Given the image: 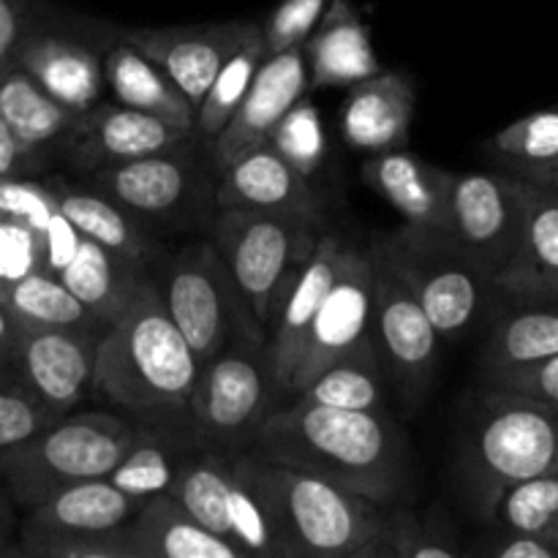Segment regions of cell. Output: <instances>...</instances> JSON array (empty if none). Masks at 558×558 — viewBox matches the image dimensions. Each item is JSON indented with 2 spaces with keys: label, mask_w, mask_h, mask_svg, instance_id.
Here are the masks:
<instances>
[{
  "label": "cell",
  "mask_w": 558,
  "mask_h": 558,
  "mask_svg": "<svg viewBox=\"0 0 558 558\" xmlns=\"http://www.w3.org/2000/svg\"><path fill=\"white\" fill-rule=\"evenodd\" d=\"M254 450L379 507L401 499L409 483V441L390 412L292 401L270 409Z\"/></svg>",
  "instance_id": "cell-1"
},
{
  "label": "cell",
  "mask_w": 558,
  "mask_h": 558,
  "mask_svg": "<svg viewBox=\"0 0 558 558\" xmlns=\"http://www.w3.org/2000/svg\"><path fill=\"white\" fill-rule=\"evenodd\" d=\"M199 368L161 289L145 278L98 338L93 392L136 423L185 420Z\"/></svg>",
  "instance_id": "cell-2"
},
{
  "label": "cell",
  "mask_w": 558,
  "mask_h": 558,
  "mask_svg": "<svg viewBox=\"0 0 558 558\" xmlns=\"http://www.w3.org/2000/svg\"><path fill=\"white\" fill-rule=\"evenodd\" d=\"M458 447V480L477 518L490 523L510 485L558 472V409L485 390Z\"/></svg>",
  "instance_id": "cell-3"
},
{
  "label": "cell",
  "mask_w": 558,
  "mask_h": 558,
  "mask_svg": "<svg viewBox=\"0 0 558 558\" xmlns=\"http://www.w3.org/2000/svg\"><path fill=\"white\" fill-rule=\"evenodd\" d=\"M283 558H354L376 534L381 507L300 469L245 450Z\"/></svg>",
  "instance_id": "cell-4"
},
{
  "label": "cell",
  "mask_w": 558,
  "mask_h": 558,
  "mask_svg": "<svg viewBox=\"0 0 558 558\" xmlns=\"http://www.w3.org/2000/svg\"><path fill=\"white\" fill-rule=\"evenodd\" d=\"M142 423L120 412H69L31 439L0 450V485L20 510L58 490L109 477L140 436Z\"/></svg>",
  "instance_id": "cell-5"
},
{
  "label": "cell",
  "mask_w": 558,
  "mask_h": 558,
  "mask_svg": "<svg viewBox=\"0 0 558 558\" xmlns=\"http://www.w3.org/2000/svg\"><path fill=\"white\" fill-rule=\"evenodd\" d=\"M161 298L199 365L229 343L265 349L267 330L213 243H194L174 256Z\"/></svg>",
  "instance_id": "cell-6"
},
{
  "label": "cell",
  "mask_w": 558,
  "mask_h": 558,
  "mask_svg": "<svg viewBox=\"0 0 558 558\" xmlns=\"http://www.w3.org/2000/svg\"><path fill=\"white\" fill-rule=\"evenodd\" d=\"M376 243L414 289L441 341L466 338L499 294L494 278L485 276L441 232L403 223Z\"/></svg>",
  "instance_id": "cell-7"
},
{
  "label": "cell",
  "mask_w": 558,
  "mask_h": 558,
  "mask_svg": "<svg viewBox=\"0 0 558 558\" xmlns=\"http://www.w3.org/2000/svg\"><path fill=\"white\" fill-rule=\"evenodd\" d=\"M319 238L322 221L294 213H218L213 245L265 330L278 289L308 259Z\"/></svg>",
  "instance_id": "cell-8"
},
{
  "label": "cell",
  "mask_w": 558,
  "mask_h": 558,
  "mask_svg": "<svg viewBox=\"0 0 558 558\" xmlns=\"http://www.w3.org/2000/svg\"><path fill=\"white\" fill-rule=\"evenodd\" d=\"M276 407L278 392L265 349L229 343L199 368L189 401V425L213 450H254L259 425Z\"/></svg>",
  "instance_id": "cell-9"
},
{
  "label": "cell",
  "mask_w": 558,
  "mask_h": 558,
  "mask_svg": "<svg viewBox=\"0 0 558 558\" xmlns=\"http://www.w3.org/2000/svg\"><path fill=\"white\" fill-rule=\"evenodd\" d=\"M118 36V27L87 25L38 3L31 31L16 54V65L25 69L54 101L82 114L104 98V54Z\"/></svg>",
  "instance_id": "cell-10"
},
{
  "label": "cell",
  "mask_w": 558,
  "mask_h": 558,
  "mask_svg": "<svg viewBox=\"0 0 558 558\" xmlns=\"http://www.w3.org/2000/svg\"><path fill=\"white\" fill-rule=\"evenodd\" d=\"M521 218V180L515 174L452 172L441 234L494 283L515 254Z\"/></svg>",
  "instance_id": "cell-11"
},
{
  "label": "cell",
  "mask_w": 558,
  "mask_h": 558,
  "mask_svg": "<svg viewBox=\"0 0 558 558\" xmlns=\"http://www.w3.org/2000/svg\"><path fill=\"white\" fill-rule=\"evenodd\" d=\"M374 262V327L381 357L403 398L417 403L428 392L441 357V336L425 314L414 289L390 256L371 245Z\"/></svg>",
  "instance_id": "cell-12"
},
{
  "label": "cell",
  "mask_w": 558,
  "mask_h": 558,
  "mask_svg": "<svg viewBox=\"0 0 558 558\" xmlns=\"http://www.w3.org/2000/svg\"><path fill=\"white\" fill-rule=\"evenodd\" d=\"M374 343H379L374 327V262L368 248L363 251L347 243L336 281L327 289L319 314L311 325L292 381V398L332 360Z\"/></svg>",
  "instance_id": "cell-13"
},
{
  "label": "cell",
  "mask_w": 558,
  "mask_h": 558,
  "mask_svg": "<svg viewBox=\"0 0 558 558\" xmlns=\"http://www.w3.org/2000/svg\"><path fill=\"white\" fill-rule=\"evenodd\" d=\"M101 332L82 327L20 325L11 376L54 417H63L93 392Z\"/></svg>",
  "instance_id": "cell-14"
},
{
  "label": "cell",
  "mask_w": 558,
  "mask_h": 558,
  "mask_svg": "<svg viewBox=\"0 0 558 558\" xmlns=\"http://www.w3.org/2000/svg\"><path fill=\"white\" fill-rule=\"evenodd\" d=\"M343 248L347 243L338 234L322 232L308 259L283 281L272 300L270 319H267L265 360L278 396L292 398V381L298 374L300 357H303L305 341H308L311 325L319 314L327 289L336 281Z\"/></svg>",
  "instance_id": "cell-15"
},
{
  "label": "cell",
  "mask_w": 558,
  "mask_h": 558,
  "mask_svg": "<svg viewBox=\"0 0 558 558\" xmlns=\"http://www.w3.org/2000/svg\"><path fill=\"white\" fill-rule=\"evenodd\" d=\"M120 36L134 44L142 54L153 60L191 104L202 101L218 69L262 36V22L229 20L205 22V25H172V27H129Z\"/></svg>",
  "instance_id": "cell-16"
},
{
  "label": "cell",
  "mask_w": 558,
  "mask_h": 558,
  "mask_svg": "<svg viewBox=\"0 0 558 558\" xmlns=\"http://www.w3.org/2000/svg\"><path fill=\"white\" fill-rule=\"evenodd\" d=\"M191 136H196L194 129L174 125L118 101H98L87 112L76 114L74 129L63 140V150L71 167L90 174L104 167L178 147Z\"/></svg>",
  "instance_id": "cell-17"
},
{
  "label": "cell",
  "mask_w": 558,
  "mask_h": 558,
  "mask_svg": "<svg viewBox=\"0 0 558 558\" xmlns=\"http://www.w3.org/2000/svg\"><path fill=\"white\" fill-rule=\"evenodd\" d=\"M308 87V63L303 47L267 54L229 123L218 131L216 140L207 142L213 167L221 172L245 153L267 145L278 120L305 96Z\"/></svg>",
  "instance_id": "cell-18"
},
{
  "label": "cell",
  "mask_w": 558,
  "mask_h": 558,
  "mask_svg": "<svg viewBox=\"0 0 558 558\" xmlns=\"http://www.w3.org/2000/svg\"><path fill=\"white\" fill-rule=\"evenodd\" d=\"M140 505V499L123 494L118 485L109 483V477L69 485L41 505L25 510L16 534L20 558L44 539L118 532L136 515Z\"/></svg>",
  "instance_id": "cell-19"
},
{
  "label": "cell",
  "mask_w": 558,
  "mask_h": 558,
  "mask_svg": "<svg viewBox=\"0 0 558 558\" xmlns=\"http://www.w3.org/2000/svg\"><path fill=\"white\" fill-rule=\"evenodd\" d=\"M216 207L218 210L294 213V216L322 221V205L308 178H303L270 145L256 147L221 169Z\"/></svg>",
  "instance_id": "cell-20"
},
{
  "label": "cell",
  "mask_w": 558,
  "mask_h": 558,
  "mask_svg": "<svg viewBox=\"0 0 558 558\" xmlns=\"http://www.w3.org/2000/svg\"><path fill=\"white\" fill-rule=\"evenodd\" d=\"M194 140L90 172V185L136 218L169 216L194 191V161L185 153Z\"/></svg>",
  "instance_id": "cell-21"
},
{
  "label": "cell",
  "mask_w": 558,
  "mask_h": 558,
  "mask_svg": "<svg viewBox=\"0 0 558 558\" xmlns=\"http://www.w3.org/2000/svg\"><path fill=\"white\" fill-rule=\"evenodd\" d=\"M414 85L401 71H385L349 85L341 107V134L352 150L385 153L407 145L412 134Z\"/></svg>",
  "instance_id": "cell-22"
},
{
  "label": "cell",
  "mask_w": 558,
  "mask_h": 558,
  "mask_svg": "<svg viewBox=\"0 0 558 558\" xmlns=\"http://www.w3.org/2000/svg\"><path fill=\"white\" fill-rule=\"evenodd\" d=\"M450 178L452 172L423 161L403 147L374 153L363 163V180L368 189L379 194L403 218V223L428 232H445Z\"/></svg>",
  "instance_id": "cell-23"
},
{
  "label": "cell",
  "mask_w": 558,
  "mask_h": 558,
  "mask_svg": "<svg viewBox=\"0 0 558 558\" xmlns=\"http://www.w3.org/2000/svg\"><path fill=\"white\" fill-rule=\"evenodd\" d=\"M311 87H349L381 71L371 27L354 0H330L303 44Z\"/></svg>",
  "instance_id": "cell-24"
},
{
  "label": "cell",
  "mask_w": 558,
  "mask_h": 558,
  "mask_svg": "<svg viewBox=\"0 0 558 558\" xmlns=\"http://www.w3.org/2000/svg\"><path fill=\"white\" fill-rule=\"evenodd\" d=\"M521 199L515 254L496 287L512 294L558 292V189L521 180Z\"/></svg>",
  "instance_id": "cell-25"
},
{
  "label": "cell",
  "mask_w": 558,
  "mask_h": 558,
  "mask_svg": "<svg viewBox=\"0 0 558 558\" xmlns=\"http://www.w3.org/2000/svg\"><path fill=\"white\" fill-rule=\"evenodd\" d=\"M131 558H245L238 545L202 526L172 494L147 496L125 523Z\"/></svg>",
  "instance_id": "cell-26"
},
{
  "label": "cell",
  "mask_w": 558,
  "mask_h": 558,
  "mask_svg": "<svg viewBox=\"0 0 558 558\" xmlns=\"http://www.w3.org/2000/svg\"><path fill=\"white\" fill-rule=\"evenodd\" d=\"M501 294L510 300V308L496 316L485 338L480 354L483 376L558 354V292Z\"/></svg>",
  "instance_id": "cell-27"
},
{
  "label": "cell",
  "mask_w": 558,
  "mask_h": 558,
  "mask_svg": "<svg viewBox=\"0 0 558 558\" xmlns=\"http://www.w3.org/2000/svg\"><path fill=\"white\" fill-rule=\"evenodd\" d=\"M199 447L205 445L194 436L189 417L169 420V423H142L140 436L123 461L112 469L109 483L118 485L123 494L145 501L147 496L172 488L180 469Z\"/></svg>",
  "instance_id": "cell-28"
},
{
  "label": "cell",
  "mask_w": 558,
  "mask_h": 558,
  "mask_svg": "<svg viewBox=\"0 0 558 558\" xmlns=\"http://www.w3.org/2000/svg\"><path fill=\"white\" fill-rule=\"evenodd\" d=\"M104 71H107V90H112L118 104L194 129V104L147 54H142L123 36L109 44L104 54Z\"/></svg>",
  "instance_id": "cell-29"
},
{
  "label": "cell",
  "mask_w": 558,
  "mask_h": 558,
  "mask_svg": "<svg viewBox=\"0 0 558 558\" xmlns=\"http://www.w3.org/2000/svg\"><path fill=\"white\" fill-rule=\"evenodd\" d=\"M58 276L93 316L109 325L125 308L129 298L145 281L147 272L142 262L114 256L93 240L80 238L69 265Z\"/></svg>",
  "instance_id": "cell-30"
},
{
  "label": "cell",
  "mask_w": 558,
  "mask_h": 558,
  "mask_svg": "<svg viewBox=\"0 0 558 558\" xmlns=\"http://www.w3.org/2000/svg\"><path fill=\"white\" fill-rule=\"evenodd\" d=\"M0 120L36 161L38 153L47 147L63 145L74 129L76 114L54 101L25 69L14 65L0 74Z\"/></svg>",
  "instance_id": "cell-31"
},
{
  "label": "cell",
  "mask_w": 558,
  "mask_h": 558,
  "mask_svg": "<svg viewBox=\"0 0 558 558\" xmlns=\"http://www.w3.org/2000/svg\"><path fill=\"white\" fill-rule=\"evenodd\" d=\"M58 210L76 234L93 240L96 245L107 248L109 254L134 259L145 265L150 256V238L142 232L136 216L104 196L98 189H74V185H52Z\"/></svg>",
  "instance_id": "cell-32"
},
{
  "label": "cell",
  "mask_w": 558,
  "mask_h": 558,
  "mask_svg": "<svg viewBox=\"0 0 558 558\" xmlns=\"http://www.w3.org/2000/svg\"><path fill=\"white\" fill-rule=\"evenodd\" d=\"M298 403L357 412H387L385 407V357L379 343L354 349L332 360L303 390L294 396Z\"/></svg>",
  "instance_id": "cell-33"
},
{
  "label": "cell",
  "mask_w": 558,
  "mask_h": 558,
  "mask_svg": "<svg viewBox=\"0 0 558 558\" xmlns=\"http://www.w3.org/2000/svg\"><path fill=\"white\" fill-rule=\"evenodd\" d=\"M483 147L515 178L539 183L558 167V107L515 120L490 136Z\"/></svg>",
  "instance_id": "cell-34"
},
{
  "label": "cell",
  "mask_w": 558,
  "mask_h": 558,
  "mask_svg": "<svg viewBox=\"0 0 558 558\" xmlns=\"http://www.w3.org/2000/svg\"><path fill=\"white\" fill-rule=\"evenodd\" d=\"M229 456L232 452L199 447L194 456L180 469L178 480L167 494H172L196 521L205 529L216 532L218 537L232 543L229 529ZM234 545V543H232ZM245 556V554H243Z\"/></svg>",
  "instance_id": "cell-35"
},
{
  "label": "cell",
  "mask_w": 558,
  "mask_h": 558,
  "mask_svg": "<svg viewBox=\"0 0 558 558\" xmlns=\"http://www.w3.org/2000/svg\"><path fill=\"white\" fill-rule=\"evenodd\" d=\"M0 303L14 314L20 325L31 327H82V330H104V322L93 316L76 294L49 270H36L16 281Z\"/></svg>",
  "instance_id": "cell-36"
},
{
  "label": "cell",
  "mask_w": 558,
  "mask_h": 558,
  "mask_svg": "<svg viewBox=\"0 0 558 558\" xmlns=\"http://www.w3.org/2000/svg\"><path fill=\"white\" fill-rule=\"evenodd\" d=\"M227 507L232 543L243 550L245 558H283L270 512H267L265 499L254 483V474L245 463V450L229 456Z\"/></svg>",
  "instance_id": "cell-37"
},
{
  "label": "cell",
  "mask_w": 558,
  "mask_h": 558,
  "mask_svg": "<svg viewBox=\"0 0 558 558\" xmlns=\"http://www.w3.org/2000/svg\"><path fill=\"white\" fill-rule=\"evenodd\" d=\"M265 58V41H262V36H256L254 41L240 47L238 52L218 69L216 80L210 82V87H207V93L202 96V101L196 104L194 114V131L205 145L216 140L218 131L229 123V118H232V112L238 109V104L243 101L245 90H248L251 80H254V74L259 71Z\"/></svg>",
  "instance_id": "cell-38"
},
{
  "label": "cell",
  "mask_w": 558,
  "mask_h": 558,
  "mask_svg": "<svg viewBox=\"0 0 558 558\" xmlns=\"http://www.w3.org/2000/svg\"><path fill=\"white\" fill-rule=\"evenodd\" d=\"M456 537L409 510H381L379 526L354 558H461Z\"/></svg>",
  "instance_id": "cell-39"
},
{
  "label": "cell",
  "mask_w": 558,
  "mask_h": 558,
  "mask_svg": "<svg viewBox=\"0 0 558 558\" xmlns=\"http://www.w3.org/2000/svg\"><path fill=\"white\" fill-rule=\"evenodd\" d=\"M490 523L507 532L532 534L558 548V472L510 485L496 501Z\"/></svg>",
  "instance_id": "cell-40"
},
{
  "label": "cell",
  "mask_w": 558,
  "mask_h": 558,
  "mask_svg": "<svg viewBox=\"0 0 558 558\" xmlns=\"http://www.w3.org/2000/svg\"><path fill=\"white\" fill-rule=\"evenodd\" d=\"M267 145L287 158L303 178L311 180V174L325 163L327 158V134L322 125V114L316 104L308 96L292 104L287 114L278 120L272 129Z\"/></svg>",
  "instance_id": "cell-41"
},
{
  "label": "cell",
  "mask_w": 558,
  "mask_h": 558,
  "mask_svg": "<svg viewBox=\"0 0 558 558\" xmlns=\"http://www.w3.org/2000/svg\"><path fill=\"white\" fill-rule=\"evenodd\" d=\"M54 420L58 417L41 407L14 376H0V450L31 439Z\"/></svg>",
  "instance_id": "cell-42"
},
{
  "label": "cell",
  "mask_w": 558,
  "mask_h": 558,
  "mask_svg": "<svg viewBox=\"0 0 558 558\" xmlns=\"http://www.w3.org/2000/svg\"><path fill=\"white\" fill-rule=\"evenodd\" d=\"M36 270H47L41 232L0 216V298Z\"/></svg>",
  "instance_id": "cell-43"
},
{
  "label": "cell",
  "mask_w": 558,
  "mask_h": 558,
  "mask_svg": "<svg viewBox=\"0 0 558 558\" xmlns=\"http://www.w3.org/2000/svg\"><path fill=\"white\" fill-rule=\"evenodd\" d=\"M330 0H281L276 9L270 11L265 22H262V41H265V52L276 54L283 49L303 47L305 38L322 20Z\"/></svg>",
  "instance_id": "cell-44"
},
{
  "label": "cell",
  "mask_w": 558,
  "mask_h": 558,
  "mask_svg": "<svg viewBox=\"0 0 558 558\" xmlns=\"http://www.w3.org/2000/svg\"><path fill=\"white\" fill-rule=\"evenodd\" d=\"M483 387L485 390L510 392V396H521L529 398V401L543 403V407L558 409V354L537 360V363L485 374Z\"/></svg>",
  "instance_id": "cell-45"
},
{
  "label": "cell",
  "mask_w": 558,
  "mask_h": 558,
  "mask_svg": "<svg viewBox=\"0 0 558 558\" xmlns=\"http://www.w3.org/2000/svg\"><path fill=\"white\" fill-rule=\"evenodd\" d=\"M58 202H54L52 185L16 178L0 180V216L11 221L27 223L31 229L44 234L54 216H58Z\"/></svg>",
  "instance_id": "cell-46"
},
{
  "label": "cell",
  "mask_w": 558,
  "mask_h": 558,
  "mask_svg": "<svg viewBox=\"0 0 558 558\" xmlns=\"http://www.w3.org/2000/svg\"><path fill=\"white\" fill-rule=\"evenodd\" d=\"M25 558H131V550L123 526L118 532L44 539L27 548Z\"/></svg>",
  "instance_id": "cell-47"
},
{
  "label": "cell",
  "mask_w": 558,
  "mask_h": 558,
  "mask_svg": "<svg viewBox=\"0 0 558 558\" xmlns=\"http://www.w3.org/2000/svg\"><path fill=\"white\" fill-rule=\"evenodd\" d=\"M38 0H0V74L16 65L22 41L36 16Z\"/></svg>",
  "instance_id": "cell-48"
},
{
  "label": "cell",
  "mask_w": 558,
  "mask_h": 558,
  "mask_svg": "<svg viewBox=\"0 0 558 558\" xmlns=\"http://www.w3.org/2000/svg\"><path fill=\"white\" fill-rule=\"evenodd\" d=\"M41 238H44V267L58 276V272L69 265L71 254L76 251L80 234H76V229L58 213V216L49 221V227L44 229Z\"/></svg>",
  "instance_id": "cell-49"
},
{
  "label": "cell",
  "mask_w": 558,
  "mask_h": 558,
  "mask_svg": "<svg viewBox=\"0 0 558 558\" xmlns=\"http://www.w3.org/2000/svg\"><path fill=\"white\" fill-rule=\"evenodd\" d=\"M485 554L494 558H558V548L532 534L501 529L499 537L485 545Z\"/></svg>",
  "instance_id": "cell-50"
},
{
  "label": "cell",
  "mask_w": 558,
  "mask_h": 558,
  "mask_svg": "<svg viewBox=\"0 0 558 558\" xmlns=\"http://www.w3.org/2000/svg\"><path fill=\"white\" fill-rule=\"evenodd\" d=\"M33 158L27 156L25 147L16 142V136L11 134L9 125L0 120V180L16 178V174H25L31 169Z\"/></svg>",
  "instance_id": "cell-51"
},
{
  "label": "cell",
  "mask_w": 558,
  "mask_h": 558,
  "mask_svg": "<svg viewBox=\"0 0 558 558\" xmlns=\"http://www.w3.org/2000/svg\"><path fill=\"white\" fill-rule=\"evenodd\" d=\"M16 534H20V518H16V505L0 485V558H20L16 548Z\"/></svg>",
  "instance_id": "cell-52"
},
{
  "label": "cell",
  "mask_w": 558,
  "mask_h": 558,
  "mask_svg": "<svg viewBox=\"0 0 558 558\" xmlns=\"http://www.w3.org/2000/svg\"><path fill=\"white\" fill-rule=\"evenodd\" d=\"M16 338H20V322H16L14 314L0 303V376L11 374V360H14Z\"/></svg>",
  "instance_id": "cell-53"
},
{
  "label": "cell",
  "mask_w": 558,
  "mask_h": 558,
  "mask_svg": "<svg viewBox=\"0 0 558 558\" xmlns=\"http://www.w3.org/2000/svg\"><path fill=\"white\" fill-rule=\"evenodd\" d=\"M539 183H543V185H556V189H558V167L554 169V172L545 174V178L539 180Z\"/></svg>",
  "instance_id": "cell-54"
}]
</instances>
